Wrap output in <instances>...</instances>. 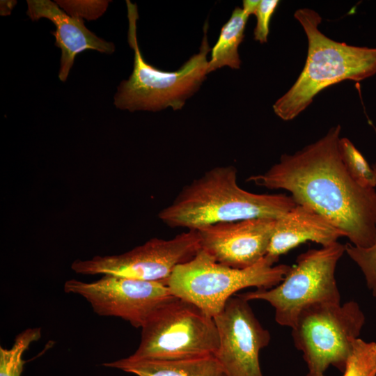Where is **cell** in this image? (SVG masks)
Returning <instances> with one entry per match:
<instances>
[{"instance_id":"obj_17","label":"cell","mask_w":376,"mask_h":376,"mask_svg":"<svg viewBox=\"0 0 376 376\" xmlns=\"http://www.w3.org/2000/svg\"><path fill=\"white\" fill-rule=\"evenodd\" d=\"M40 337V328H28L16 336L10 348L0 346V376H21L26 363L22 356Z\"/></svg>"},{"instance_id":"obj_24","label":"cell","mask_w":376,"mask_h":376,"mask_svg":"<svg viewBox=\"0 0 376 376\" xmlns=\"http://www.w3.org/2000/svg\"><path fill=\"white\" fill-rule=\"evenodd\" d=\"M16 1H1V15H8L16 4Z\"/></svg>"},{"instance_id":"obj_5","label":"cell","mask_w":376,"mask_h":376,"mask_svg":"<svg viewBox=\"0 0 376 376\" xmlns=\"http://www.w3.org/2000/svg\"><path fill=\"white\" fill-rule=\"evenodd\" d=\"M276 263L265 256L251 267L233 268L217 262L201 249L191 260L175 267L166 285L173 295L214 318L236 292L249 287L269 289L281 283L290 266L274 265Z\"/></svg>"},{"instance_id":"obj_2","label":"cell","mask_w":376,"mask_h":376,"mask_svg":"<svg viewBox=\"0 0 376 376\" xmlns=\"http://www.w3.org/2000/svg\"><path fill=\"white\" fill-rule=\"evenodd\" d=\"M237 169L214 167L184 186L170 205L158 214L171 228L198 230L218 223L279 219L297 203L283 194H255L241 188Z\"/></svg>"},{"instance_id":"obj_22","label":"cell","mask_w":376,"mask_h":376,"mask_svg":"<svg viewBox=\"0 0 376 376\" xmlns=\"http://www.w3.org/2000/svg\"><path fill=\"white\" fill-rule=\"evenodd\" d=\"M279 1L277 0H261L254 13L256 17V25L254 29V39L260 43L267 41L269 31V22L276 10Z\"/></svg>"},{"instance_id":"obj_14","label":"cell","mask_w":376,"mask_h":376,"mask_svg":"<svg viewBox=\"0 0 376 376\" xmlns=\"http://www.w3.org/2000/svg\"><path fill=\"white\" fill-rule=\"evenodd\" d=\"M344 233L312 209L296 205L277 219L266 256L276 262L279 256L311 241L322 246L338 242Z\"/></svg>"},{"instance_id":"obj_13","label":"cell","mask_w":376,"mask_h":376,"mask_svg":"<svg viewBox=\"0 0 376 376\" xmlns=\"http://www.w3.org/2000/svg\"><path fill=\"white\" fill-rule=\"evenodd\" d=\"M26 15L32 21L41 18L49 19L56 26L51 33L55 37V45L61 49L58 78L65 81L76 56L86 49H93L111 54L115 45L97 36L84 25L83 19L72 17L56 2L50 0H27Z\"/></svg>"},{"instance_id":"obj_7","label":"cell","mask_w":376,"mask_h":376,"mask_svg":"<svg viewBox=\"0 0 376 376\" xmlns=\"http://www.w3.org/2000/svg\"><path fill=\"white\" fill-rule=\"evenodd\" d=\"M345 253V244L336 242L299 255L283 281L269 289L239 295L247 301L263 300L275 310V320L292 328L306 308L323 303H340L335 272Z\"/></svg>"},{"instance_id":"obj_20","label":"cell","mask_w":376,"mask_h":376,"mask_svg":"<svg viewBox=\"0 0 376 376\" xmlns=\"http://www.w3.org/2000/svg\"><path fill=\"white\" fill-rule=\"evenodd\" d=\"M372 168L376 177V164ZM345 251L360 268L368 288L376 297V237L374 244L370 247L360 248L348 242L345 244Z\"/></svg>"},{"instance_id":"obj_10","label":"cell","mask_w":376,"mask_h":376,"mask_svg":"<svg viewBox=\"0 0 376 376\" xmlns=\"http://www.w3.org/2000/svg\"><path fill=\"white\" fill-rule=\"evenodd\" d=\"M64 291L81 296L102 316L120 318L141 328L161 305L175 297L164 283L104 274L93 282L69 279Z\"/></svg>"},{"instance_id":"obj_19","label":"cell","mask_w":376,"mask_h":376,"mask_svg":"<svg viewBox=\"0 0 376 376\" xmlns=\"http://www.w3.org/2000/svg\"><path fill=\"white\" fill-rule=\"evenodd\" d=\"M343 376H376V343L358 338L347 358Z\"/></svg>"},{"instance_id":"obj_18","label":"cell","mask_w":376,"mask_h":376,"mask_svg":"<svg viewBox=\"0 0 376 376\" xmlns=\"http://www.w3.org/2000/svg\"><path fill=\"white\" fill-rule=\"evenodd\" d=\"M338 150L342 162L351 177L360 185L368 188L376 187V177L373 168L352 142L340 137Z\"/></svg>"},{"instance_id":"obj_8","label":"cell","mask_w":376,"mask_h":376,"mask_svg":"<svg viewBox=\"0 0 376 376\" xmlns=\"http://www.w3.org/2000/svg\"><path fill=\"white\" fill-rule=\"evenodd\" d=\"M365 323L358 303L311 305L299 315L292 329L295 346L303 353L307 376H325L333 366L341 372Z\"/></svg>"},{"instance_id":"obj_12","label":"cell","mask_w":376,"mask_h":376,"mask_svg":"<svg viewBox=\"0 0 376 376\" xmlns=\"http://www.w3.org/2000/svg\"><path fill=\"white\" fill-rule=\"evenodd\" d=\"M276 219L256 218L218 223L196 230L201 248L217 262L244 269L251 267L267 254Z\"/></svg>"},{"instance_id":"obj_6","label":"cell","mask_w":376,"mask_h":376,"mask_svg":"<svg viewBox=\"0 0 376 376\" xmlns=\"http://www.w3.org/2000/svg\"><path fill=\"white\" fill-rule=\"evenodd\" d=\"M219 336L214 318L192 303L173 297L141 327L132 359L180 360L214 355Z\"/></svg>"},{"instance_id":"obj_21","label":"cell","mask_w":376,"mask_h":376,"mask_svg":"<svg viewBox=\"0 0 376 376\" xmlns=\"http://www.w3.org/2000/svg\"><path fill=\"white\" fill-rule=\"evenodd\" d=\"M67 14L72 17L95 20L106 11L109 1H55Z\"/></svg>"},{"instance_id":"obj_16","label":"cell","mask_w":376,"mask_h":376,"mask_svg":"<svg viewBox=\"0 0 376 376\" xmlns=\"http://www.w3.org/2000/svg\"><path fill=\"white\" fill-rule=\"evenodd\" d=\"M249 17L242 8H235L228 22L223 25L219 38L212 49L208 73L224 66L240 68L241 61L238 47L244 39Z\"/></svg>"},{"instance_id":"obj_9","label":"cell","mask_w":376,"mask_h":376,"mask_svg":"<svg viewBox=\"0 0 376 376\" xmlns=\"http://www.w3.org/2000/svg\"><path fill=\"white\" fill-rule=\"evenodd\" d=\"M196 230H188L169 240L153 237L124 253L75 260L77 274H111L166 285L175 267L191 260L201 249Z\"/></svg>"},{"instance_id":"obj_3","label":"cell","mask_w":376,"mask_h":376,"mask_svg":"<svg viewBox=\"0 0 376 376\" xmlns=\"http://www.w3.org/2000/svg\"><path fill=\"white\" fill-rule=\"evenodd\" d=\"M307 40L304 68L290 88L273 105L276 116L291 120L304 111L324 88L349 79L360 81L376 74V47H358L335 41L319 29L322 17L310 8L294 14Z\"/></svg>"},{"instance_id":"obj_4","label":"cell","mask_w":376,"mask_h":376,"mask_svg":"<svg viewBox=\"0 0 376 376\" xmlns=\"http://www.w3.org/2000/svg\"><path fill=\"white\" fill-rule=\"evenodd\" d=\"M129 29L128 43L134 50V68L127 80L123 81L114 95V105L130 111H157L169 107L180 109L186 100L199 88L207 72V23L199 52L192 56L175 72L155 68L147 63L139 49L136 36L137 6L126 1Z\"/></svg>"},{"instance_id":"obj_15","label":"cell","mask_w":376,"mask_h":376,"mask_svg":"<svg viewBox=\"0 0 376 376\" xmlns=\"http://www.w3.org/2000/svg\"><path fill=\"white\" fill-rule=\"evenodd\" d=\"M103 366L136 376H226L214 355L171 361L132 359L127 357Z\"/></svg>"},{"instance_id":"obj_1","label":"cell","mask_w":376,"mask_h":376,"mask_svg":"<svg viewBox=\"0 0 376 376\" xmlns=\"http://www.w3.org/2000/svg\"><path fill=\"white\" fill-rule=\"evenodd\" d=\"M341 127H332L320 139L293 154H283L278 163L246 180L269 189L290 193L340 229L357 247L371 246L376 237V189L358 184L340 155Z\"/></svg>"},{"instance_id":"obj_23","label":"cell","mask_w":376,"mask_h":376,"mask_svg":"<svg viewBox=\"0 0 376 376\" xmlns=\"http://www.w3.org/2000/svg\"><path fill=\"white\" fill-rule=\"evenodd\" d=\"M260 1H250L244 0L243 1V8L242 9L246 12L249 15L254 14L258 5Z\"/></svg>"},{"instance_id":"obj_11","label":"cell","mask_w":376,"mask_h":376,"mask_svg":"<svg viewBox=\"0 0 376 376\" xmlns=\"http://www.w3.org/2000/svg\"><path fill=\"white\" fill-rule=\"evenodd\" d=\"M213 318L219 336V347L214 356L226 375L263 376L259 354L268 345L271 336L249 301L239 295L233 296Z\"/></svg>"}]
</instances>
